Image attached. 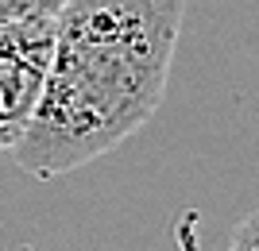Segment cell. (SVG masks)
I'll return each mask as SVG.
<instances>
[{
  "instance_id": "1",
  "label": "cell",
  "mask_w": 259,
  "mask_h": 251,
  "mask_svg": "<svg viewBox=\"0 0 259 251\" xmlns=\"http://www.w3.org/2000/svg\"><path fill=\"white\" fill-rule=\"evenodd\" d=\"M182 0H66L35 112L12 159L31 178H58L136 135L159 109Z\"/></svg>"
},
{
  "instance_id": "3",
  "label": "cell",
  "mask_w": 259,
  "mask_h": 251,
  "mask_svg": "<svg viewBox=\"0 0 259 251\" xmlns=\"http://www.w3.org/2000/svg\"><path fill=\"white\" fill-rule=\"evenodd\" d=\"M66 0H0V23L27 20V16H54Z\"/></svg>"
},
{
  "instance_id": "2",
  "label": "cell",
  "mask_w": 259,
  "mask_h": 251,
  "mask_svg": "<svg viewBox=\"0 0 259 251\" xmlns=\"http://www.w3.org/2000/svg\"><path fill=\"white\" fill-rule=\"evenodd\" d=\"M54 51V16L0 23V151L20 143Z\"/></svg>"
},
{
  "instance_id": "4",
  "label": "cell",
  "mask_w": 259,
  "mask_h": 251,
  "mask_svg": "<svg viewBox=\"0 0 259 251\" xmlns=\"http://www.w3.org/2000/svg\"><path fill=\"white\" fill-rule=\"evenodd\" d=\"M228 251H259V217L255 213H248L236 224L232 240H228Z\"/></svg>"
}]
</instances>
